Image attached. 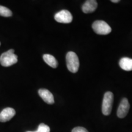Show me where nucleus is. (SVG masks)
Here are the masks:
<instances>
[{
    "instance_id": "obj_5",
    "label": "nucleus",
    "mask_w": 132,
    "mask_h": 132,
    "mask_svg": "<svg viewBox=\"0 0 132 132\" xmlns=\"http://www.w3.org/2000/svg\"><path fill=\"white\" fill-rule=\"evenodd\" d=\"M54 19L57 22L61 23H70L72 21L73 16L69 11L62 10L55 14Z\"/></svg>"
},
{
    "instance_id": "obj_1",
    "label": "nucleus",
    "mask_w": 132,
    "mask_h": 132,
    "mask_svg": "<svg viewBox=\"0 0 132 132\" xmlns=\"http://www.w3.org/2000/svg\"><path fill=\"white\" fill-rule=\"evenodd\" d=\"M66 64L68 70L72 73H77L80 67L78 56L75 52H69L66 54Z\"/></svg>"
},
{
    "instance_id": "obj_13",
    "label": "nucleus",
    "mask_w": 132,
    "mask_h": 132,
    "mask_svg": "<svg viewBox=\"0 0 132 132\" xmlns=\"http://www.w3.org/2000/svg\"><path fill=\"white\" fill-rule=\"evenodd\" d=\"M27 132H50V128L48 125L44 124V123H40L36 131Z\"/></svg>"
},
{
    "instance_id": "obj_11",
    "label": "nucleus",
    "mask_w": 132,
    "mask_h": 132,
    "mask_svg": "<svg viewBox=\"0 0 132 132\" xmlns=\"http://www.w3.org/2000/svg\"><path fill=\"white\" fill-rule=\"evenodd\" d=\"M43 59L48 65L53 67V68L55 69L57 67L58 63H57V60L53 56L49 54H45L43 56Z\"/></svg>"
},
{
    "instance_id": "obj_2",
    "label": "nucleus",
    "mask_w": 132,
    "mask_h": 132,
    "mask_svg": "<svg viewBox=\"0 0 132 132\" xmlns=\"http://www.w3.org/2000/svg\"><path fill=\"white\" fill-rule=\"evenodd\" d=\"M17 61L18 57L14 53V50L13 49L3 53L0 56V64L3 67H9L16 64Z\"/></svg>"
},
{
    "instance_id": "obj_7",
    "label": "nucleus",
    "mask_w": 132,
    "mask_h": 132,
    "mask_svg": "<svg viewBox=\"0 0 132 132\" xmlns=\"http://www.w3.org/2000/svg\"><path fill=\"white\" fill-rule=\"evenodd\" d=\"M15 114V111L12 108H6L0 113V122H5L9 121Z\"/></svg>"
},
{
    "instance_id": "obj_14",
    "label": "nucleus",
    "mask_w": 132,
    "mask_h": 132,
    "mask_svg": "<svg viewBox=\"0 0 132 132\" xmlns=\"http://www.w3.org/2000/svg\"><path fill=\"white\" fill-rule=\"evenodd\" d=\"M72 132H88V131L85 128L82 127H77L74 128L72 130Z\"/></svg>"
},
{
    "instance_id": "obj_3",
    "label": "nucleus",
    "mask_w": 132,
    "mask_h": 132,
    "mask_svg": "<svg viewBox=\"0 0 132 132\" xmlns=\"http://www.w3.org/2000/svg\"><path fill=\"white\" fill-rule=\"evenodd\" d=\"M114 100L113 94L111 92H106L105 94L102 102V113L104 115L108 116L111 113Z\"/></svg>"
},
{
    "instance_id": "obj_15",
    "label": "nucleus",
    "mask_w": 132,
    "mask_h": 132,
    "mask_svg": "<svg viewBox=\"0 0 132 132\" xmlns=\"http://www.w3.org/2000/svg\"><path fill=\"white\" fill-rule=\"evenodd\" d=\"M119 0H111V2L113 3H119Z\"/></svg>"
},
{
    "instance_id": "obj_10",
    "label": "nucleus",
    "mask_w": 132,
    "mask_h": 132,
    "mask_svg": "<svg viewBox=\"0 0 132 132\" xmlns=\"http://www.w3.org/2000/svg\"><path fill=\"white\" fill-rule=\"evenodd\" d=\"M119 65L120 68L125 71L132 70V59L124 57L120 59L119 61Z\"/></svg>"
},
{
    "instance_id": "obj_8",
    "label": "nucleus",
    "mask_w": 132,
    "mask_h": 132,
    "mask_svg": "<svg viewBox=\"0 0 132 132\" xmlns=\"http://www.w3.org/2000/svg\"><path fill=\"white\" fill-rule=\"evenodd\" d=\"M39 94L45 103L52 105L54 103V97L52 93L45 89H40L39 90Z\"/></svg>"
},
{
    "instance_id": "obj_6",
    "label": "nucleus",
    "mask_w": 132,
    "mask_h": 132,
    "mask_svg": "<svg viewBox=\"0 0 132 132\" xmlns=\"http://www.w3.org/2000/svg\"><path fill=\"white\" fill-rule=\"evenodd\" d=\"M130 109V104L127 98H123L121 100L117 111V116L119 118H123L127 115Z\"/></svg>"
},
{
    "instance_id": "obj_4",
    "label": "nucleus",
    "mask_w": 132,
    "mask_h": 132,
    "mask_svg": "<svg viewBox=\"0 0 132 132\" xmlns=\"http://www.w3.org/2000/svg\"><path fill=\"white\" fill-rule=\"evenodd\" d=\"M92 29L100 35H106L111 32V28L108 23L102 20H97L92 24Z\"/></svg>"
},
{
    "instance_id": "obj_16",
    "label": "nucleus",
    "mask_w": 132,
    "mask_h": 132,
    "mask_svg": "<svg viewBox=\"0 0 132 132\" xmlns=\"http://www.w3.org/2000/svg\"><path fill=\"white\" fill-rule=\"evenodd\" d=\"M0 45H1V42H0Z\"/></svg>"
},
{
    "instance_id": "obj_9",
    "label": "nucleus",
    "mask_w": 132,
    "mask_h": 132,
    "mask_svg": "<svg viewBox=\"0 0 132 132\" xmlns=\"http://www.w3.org/2000/svg\"><path fill=\"white\" fill-rule=\"evenodd\" d=\"M97 7V1H95V0H87L82 5V11L85 14H89V13L94 12Z\"/></svg>"
},
{
    "instance_id": "obj_12",
    "label": "nucleus",
    "mask_w": 132,
    "mask_h": 132,
    "mask_svg": "<svg viewBox=\"0 0 132 132\" xmlns=\"http://www.w3.org/2000/svg\"><path fill=\"white\" fill-rule=\"evenodd\" d=\"M12 15V12L11 10L4 6L0 5V15L4 17H9Z\"/></svg>"
}]
</instances>
